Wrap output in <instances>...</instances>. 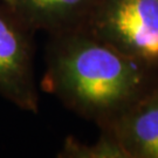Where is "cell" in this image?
<instances>
[{"label":"cell","instance_id":"8992f818","mask_svg":"<svg viewBox=\"0 0 158 158\" xmlns=\"http://www.w3.org/2000/svg\"><path fill=\"white\" fill-rule=\"evenodd\" d=\"M57 156L61 158H127L117 141L103 130H101L98 141L89 145L69 136Z\"/></svg>","mask_w":158,"mask_h":158},{"label":"cell","instance_id":"5b68a950","mask_svg":"<svg viewBox=\"0 0 158 158\" xmlns=\"http://www.w3.org/2000/svg\"><path fill=\"white\" fill-rule=\"evenodd\" d=\"M98 0H11V6L34 32L59 34L85 28Z\"/></svg>","mask_w":158,"mask_h":158},{"label":"cell","instance_id":"277c9868","mask_svg":"<svg viewBox=\"0 0 158 158\" xmlns=\"http://www.w3.org/2000/svg\"><path fill=\"white\" fill-rule=\"evenodd\" d=\"M100 130L113 136L127 158H158V85Z\"/></svg>","mask_w":158,"mask_h":158},{"label":"cell","instance_id":"6da1fadb","mask_svg":"<svg viewBox=\"0 0 158 158\" xmlns=\"http://www.w3.org/2000/svg\"><path fill=\"white\" fill-rule=\"evenodd\" d=\"M41 88L101 128L158 85V74L88 29L49 35Z\"/></svg>","mask_w":158,"mask_h":158},{"label":"cell","instance_id":"7a4b0ae2","mask_svg":"<svg viewBox=\"0 0 158 158\" xmlns=\"http://www.w3.org/2000/svg\"><path fill=\"white\" fill-rule=\"evenodd\" d=\"M85 28L158 74V0H98Z\"/></svg>","mask_w":158,"mask_h":158},{"label":"cell","instance_id":"3957f363","mask_svg":"<svg viewBox=\"0 0 158 158\" xmlns=\"http://www.w3.org/2000/svg\"><path fill=\"white\" fill-rule=\"evenodd\" d=\"M34 33L10 4L0 0V95L20 109L36 114Z\"/></svg>","mask_w":158,"mask_h":158},{"label":"cell","instance_id":"52a82bcc","mask_svg":"<svg viewBox=\"0 0 158 158\" xmlns=\"http://www.w3.org/2000/svg\"><path fill=\"white\" fill-rule=\"evenodd\" d=\"M2 1H5V2H7V4H10V5H11V0H2Z\"/></svg>","mask_w":158,"mask_h":158}]
</instances>
